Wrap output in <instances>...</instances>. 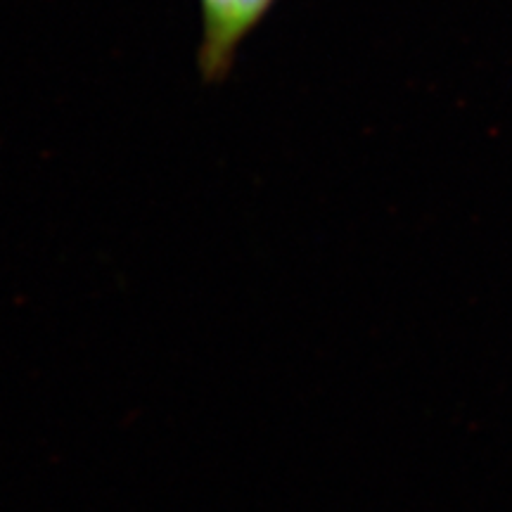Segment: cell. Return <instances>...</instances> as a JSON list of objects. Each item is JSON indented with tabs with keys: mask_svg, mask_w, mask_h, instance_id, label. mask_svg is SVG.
Here are the masks:
<instances>
[{
	"mask_svg": "<svg viewBox=\"0 0 512 512\" xmlns=\"http://www.w3.org/2000/svg\"><path fill=\"white\" fill-rule=\"evenodd\" d=\"M278 0H197L200 43L197 69L204 83L226 81L242 43L264 24Z\"/></svg>",
	"mask_w": 512,
	"mask_h": 512,
	"instance_id": "6da1fadb",
	"label": "cell"
}]
</instances>
